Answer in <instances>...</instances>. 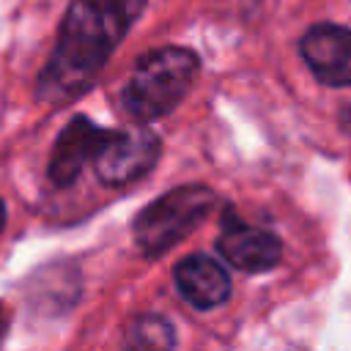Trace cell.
<instances>
[{"label":"cell","instance_id":"6da1fadb","mask_svg":"<svg viewBox=\"0 0 351 351\" xmlns=\"http://www.w3.org/2000/svg\"><path fill=\"white\" fill-rule=\"evenodd\" d=\"M134 19L112 0H74L60 22L55 52L41 71L38 96L60 104L80 96L101 71Z\"/></svg>","mask_w":351,"mask_h":351},{"label":"cell","instance_id":"7a4b0ae2","mask_svg":"<svg viewBox=\"0 0 351 351\" xmlns=\"http://www.w3.org/2000/svg\"><path fill=\"white\" fill-rule=\"evenodd\" d=\"M197 71V55L184 47H162L143 55L132 77L126 80L121 96L123 110L137 121H154L167 115L189 93Z\"/></svg>","mask_w":351,"mask_h":351},{"label":"cell","instance_id":"3957f363","mask_svg":"<svg viewBox=\"0 0 351 351\" xmlns=\"http://www.w3.org/2000/svg\"><path fill=\"white\" fill-rule=\"evenodd\" d=\"M214 200L217 197L211 189L189 184L145 206L134 219V239L143 255L159 258L170 247H176L184 236H189L203 222V217L214 208Z\"/></svg>","mask_w":351,"mask_h":351},{"label":"cell","instance_id":"277c9868","mask_svg":"<svg viewBox=\"0 0 351 351\" xmlns=\"http://www.w3.org/2000/svg\"><path fill=\"white\" fill-rule=\"evenodd\" d=\"M162 143L148 129H104L96 154L93 170L110 186H123L143 178L159 162Z\"/></svg>","mask_w":351,"mask_h":351},{"label":"cell","instance_id":"5b68a950","mask_svg":"<svg viewBox=\"0 0 351 351\" xmlns=\"http://www.w3.org/2000/svg\"><path fill=\"white\" fill-rule=\"evenodd\" d=\"M299 52L318 82L329 88L351 85V30L340 25H315L302 41Z\"/></svg>","mask_w":351,"mask_h":351},{"label":"cell","instance_id":"8992f818","mask_svg":"<svg viewBox=\"0 0 351 351\" xmlns=\"http://www.w3.org/2000/svg\"><path fill=\"white\" fill-rule=\"evenodd\" d=\"M217 250L241 271H269L282 258V244L274 233L244 222H228L217 239Z\"/></svg>","mask_w":351,"mask_h":351},{"label":"cell","instance_id":"52a82bcc","mask_svg":"<svg viewBox=\"0 0 351 351\" xmlns=\"http://www.w3.org/2000/svg\"><path fill=\"white\" fill-rule=\"evenodd\" d=\"M101 134H104V129L96 126L90 118H85V115L71 118L63 126V132H60V137L52 148V159H49V167H47L49 181L55 186L71 184L80 176V170L93 159Z\"/></svg>","mask_w":351,"mask_h":351},{"label":"cell","instance_id":"ba28073f","mask_svg":"<svg viewBox=\"0 0 351 351\" xmlns=\"http://www.w3.org/2000/svg\"><path fill=\"white\" fill-rule=\"evenodd\" d=\"M178 293L197 310L219 307L230 296V277L208 255H189L173 269Z\"/></svg>","mask_w":351,"mask_h":351},{"label":"cell","instance_id":"9c48e42d","mask_svg":"<svg viewBox=\"0 0 351 351\" xmlns=\"http://www.w3.org/2000/svg\"><path fill=\"white\" fill-rule=\"evenodd\" d=\"M126 343L132 348H173L176 346V332L162 315H140L129 326Z\"/></svg>","mask_w":351,"mask_h":351},{"label":"cell","instance_id":"30bf717a","mask_svg":"<svg viewBox=\"0 0 351 351\" xmlns=\"http://www.w3.org/2000/svg\"><path fill=\"white\" fill-rule=\"evenodd\" d=\"M112 3H118V5L132 16V19H137V14L145 8V0H112Z\"/></svg>","mask_w":351,"mask_h":351},{"label":"cell","instance_id":"8fae6325","mask_svg":"<svg viewBox=\"0 0 351 351\" xmlns=\"http://www.w3.org/2000/svg\"><path fill=\"white\" fill-rule=\"evenodd\" d=\"M3 222H5V206H3V200H0V230H3Z\"/></svg>","mask_w":351,"mask_h":351}]
</instances>
